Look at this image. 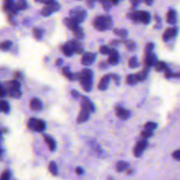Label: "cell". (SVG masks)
Segmentation results:
<instances>
[{
  "instance_id": "obj_21",
  "label": "cell",
  "mask_w": 180,
  "mask_h": 180,
  "mask_svg": "<svg viewBox=\"0 0 180 180\" xmlns=\"http://www.w3.org/2000/svg\"><path fill=\"white\" fill-rule=\"evenodd\" d=\"M89 116H90V113H88L87 111L84 110V109H81L80 112H79V114L77 116V123H83V122H85L88 119H89Z\"/></svg>"
},
{
  "instance_id": "obj_55",
  "label": "cell",
  "mask_w": 180,
  "mask_h": 180,
  "mask_svg": "<svg viewBox=\"0 0 180 180\" xmlns=\"http://www.w3.org/2000/svg\"><path fill=\"white\" fill-rule=\"evenodd\" d=\"M144 3H145L146 5H152V4H153V1H152V0H151V1H147V0H145V1H144Z\"/></svg>"
},
{
  "instance_id": "obj_39",
  "label": "cell",
  "mask_w": 180,
  "mask_h": 180,
  "mask_svg": "<svg viewBox=\"0 0 180 180\" xmlns=\"http://www.w3.org/2000/svg\"><path fill=\"white\" fill-rule=\"evenodd\" d=\"M10 177H11L10 171L8 170H5L0 176V180H10Z\"/></svg>"
},
{
  "instance_id": "obj_37",
  "label": "cell",
  "mask_w": 180,
  "mask_h": 180,
  "mask_svg": "<svg viewBox=\"0 0 180 180\" xmlns=\"http://www.w3.org/2000/svg\"><path fill=\"white\" fill-rule=\"evenodd\" d=\"M12 45H13L12 41H5L0 44V48H1L3 50H8L10 49V48L12 47Z\"/></svg>"
},
{
  "instance_id": "obj_35",
  "label": "cell",
  "mask_w": 180,
  "mask_h": 180,
  "mask_svg": "<svg viewBox=\"0 0 180 180\" xmlns=\"http://www.w3.org/2000/svg\"><path fill=\"white\" fill-rule=\"evenodd\" d=\"M125 45L128 51H134L136 48V45L133 41H125Z\"/></svg>"
},
{
  "instance_id": "obj_56",
  "label": "cell",
  "mask_w": 180,
  "mask_h": 180,
  "mask_svg": "<svg viewBox=\"0 0 180 180\" xmlns=\"http://www.w3.org/2000/svg\"><path fill=\"white\" fill-rule=\"evenodd\" d=\"M1 156H2V149H1V146H0V158H1Z\"/></svg>"
},
{
  "instance_id": "obj_2",
  "label": "cell",
  "mask_w": 180,
  "mask_h": 180,
  "mask_svg": "<svg viewBox=\"0 0 180 180\" xmlns=\"http://www.w3.org/2000/svg\"><path fill=\"white\" fill-rule=\"evenodd\" d=\"M127 18L136 22H141L144 25H148L151 20L150 14L145 11H135L132 13H128Z\"/></svg>"
},
{
  "instance_id": "obj_19",
  "label": "cell",
  "mask_w": 180,
  "mask_h": 180,
  "mask_svg": "<svg viewBox=\"0 0 180 180\" xmlns=\"http://www.w3.org/2000/svg\"><path fill=\"white\" fill-rule=\"evenodd\" d=\"M30 107L33 111H40L42 109V103L40 99L34 98L30 101Z\"/></svg>"
},
{
  "instance_id": "obj_52",
  "label": "cell",
  "mask_w": 180,
  "mask_h": 180,
  "mask_svg": "<svg viewBox=\"0 0 180 180\" xmlns=\"http://www.w3.org/2000/svg\"><path fill=\"white\" fill-rule=\"evenodd\" d=\"M22 77V74H21V72L17 71L15 73V78H21Z\"/></svg>"
},
{
  "instance_id": "obj_51",
  "label": "cell",
  "mask_w": 180,
  "mask_h": 180,
  "mask_svg": "<svg viewBox=\"0 0 180 180\" xmlns=\"http://www.w3.org/2000/svg\"><path fill=\"white\" fill-rule=\"evenodd\" d=\"M140 4V1H134V2H132V8L133 9H135V7H136V5H138Z\"/></svg>"
},
{
  "instance_id": "obj_8",
  "label": "cell",
  "mask_w": 180,
  "mask_h": 180,
  "mask_svg": "<svg viewBox=\"0 0 180 180\" xmlns=\"http://www.w3.org/2000/svg\"><path fill=\"white\" fill-rule=\"evenodd\" d=\"M148 146V141L146 140H141L138 141L136 145H135V149H134V155H135V157H141V155L142 154L146 147Z\"/></svg>"
},
{
  "instance_id": "obj_28",
  "label": "cell",
  "mask_w": 180,
  "mask_h": 180,
  "mask_svg": "<svg viewBox=\"0 0 180 180\" xmlns=\"http://www.w3.org/2000/svg\"><path fill=\"white\" fill-rule=\"evenodd\" d=\"M74 43V47H75V53L77 54H82L84 52V49H83V46L78 41H73Z\"/></svg>"
},
{
  "instance_id": "obj_11",
  "label": "cell",
  "mask_w": 180,
  "mask_h": 180,
  "mask_svg": "<svg viewBox=\"0 0 180 180\" xmlns=\"http://www.w3.org/2000/svg\"><path fill=\"white\" fill-rule=\"evenodd\" d=\"M62 51L66 56H71L75 53V47L73 41H70L62 46Z\"/></svg>"
},
{
  "instance_id": "obj_54",
  "label": "cell",
  "mask_w": 180,
  "mask_h": 180,
  "mask_svg": "<svg viewBox=\"0 0 180 180\" xmlns=\"http://www.w3.org/2000/svg\"><path fill=\"white\" fill-rule=\"evenodd\" d=\"M62 63H63V59L59 58L57 61H56V66H60L61 64H62Z\"/></svg>"
},
{
  "instance_id": "obj_36",
  "label": "cell",
  "mask_w": 180,
  "mask_h": 180,
  "mask_svg": "<svg viewBox=\"0 0 180 180\" xmlns=\"http://www.w3.org/2000/svg\"><path fill=\"white\" fill-rule=\"evenodd\" d=\"M154 47H155V46H154L152 42H149V43L146 45V47H145V55H148V54H151L152 51H153Z\"/></svg>"
},
{
  "instance_id": "obj_17",
  "label": "cell",
  "mask_w": 180,
  "mask_h": 180,
  "mask_svg": "<svg viewBox=\"0 0 180 180\" xmlns=\"http://www.w3.org/2000/svg\"><path fill=\"white\" fill-rule=\"evenodd\" d=\"M149 68L144 67V69L141 70V71L138 72L134 75L135 77V79L136 82H142L144 81L146 78H147V76H148V73H149Z\"/></svg>"
},
{
  "instance_id": "obj_25",
  "label": "cell",
  "mask_w": 180,
  "mask_h": 180,
  "mask_svg": "<svg viewBox=\"0 0 180 180\" xmlns=\"http://www.w3.org/2000/svg\"><path fill=\"white\" fill-rule=\"evenodd\" d=\"M72 32H73V33H74V35H75L77 40H82L84 38V32H83V29L79 26L75 27L72 30Z\"/></svg>"
},
{
  "instance_id": "obj_33",
  "label": "cell",
  "mask_w": 180,
  "mask_h": 180,
  "mask_svg": "<svg viewBox=\"0 0 180 180\" xmlns=\"http://www.w3.org/2000/svg\"><path fill=\"white\" fill-rule=\"evenodd\" d=\"M166 67V63H164V62H157V63H156V65H155V69H156L157 71H162V70L165 69Z\"/></svg>"
},
{
  "instance_id": "obj_6",
  "label": "cell",
  "mask_w": 180,
  "mask_h": 180,
  "mask_svg": "<svg viewBox=\"0 0 180 180\" xmlns=\"http://www.w3.org/2000/svg\"><path fill=\"white\" fill-rule=\"evenodd\" d=\"M59 9H60V5L58 3L51 0L49 4H47L43 6V8L41 11V13L42 16L47 17V16H49L52 13L57 12Z\"/></svg>"
},
{
  "instance_id": "obj_29",
  "label": "cell",
  "mask_w": 180,
  "mask_h": 180,
  "mask_svg": "<svg viewBox=\"0 0 180 180\" xmlns=\"http://www.w3.org/2000/svg\"><path fill=\"white\" fill-rule=\"evenodd\" d=\"M113 33H115L116 35H119L121 38H125L127 35V31L125 29H118V28H114L113 30Z\"/></svg>"
},
{
  "instance_id": "obj_44",
  "label": "cell",
  "mask_w": 180,
  "mask_h": 180,
  "mask_svg": "<svg viewBox=\"0 0 180 180\" xmlns=\"http://www.w3.org/2000/svg\"><path fill=\"white\" fill-rule=\"evenodd\" d=\"M164 77L167 79H169V78H171L172 77V72H171V69L169 67H166L165 69H164Z\"/></svg>"
},
{
  "instance_id": "obj_15",
  "label": "cell",
  "mask_w": 180,
  "mask_h": 180,
  "mask_svg": "<svg viewBox=\"0 0 180 180\" xmlns=\"http://www.w3.org/2000/svg\"><path fill=\"white\" fill-rule=\"evenodd\" d=\"M110 79H111V75L107 74V75H105L104 77H101L100 81H99V85H98V88L100 90H105L107 89L108 85H109V83H110Z\"/></svg>"
},
{
  "instance_id": "obj_49",
  "label": "cell",
  "mask_w": 180,
  "mask_h": 180,
  "mask_svg": "<svg viewBox=\"0 0 180 180\" xmlns=\"http://www.w3.org/2000/svg\"><path fill=\"white\" fill-rule=\"evenodd\" d=\"M71 95L75 98V99H77L78 97H80V94L78 93V91H77V90H71Z\"/></svg>"
},
{
  "instance_id": "obj_16",
  "label": "cell",
  "mask_w": 180,
  "mask_h": 180,
  "mask_svg": "<svg viewBox=\"0 0 180 180\" xmlns=\"http://www.w3.org/2000/svg\"><path fill=\"white\" fill-rule=\"evenodd\" d=\"M116 115L121 120H126L130 116V112L125 108L118 106V107H116Z\"/></svg>"
},
{
  "instance_id": "obj_40",
  "label": "cell",
  "mask_w": 180,
  "mask_h": 180,
  "mask_svg": "<svg viewBox=\"0 0 180 180\" xmlns=\"http://www.w3.org/2000/svg\"><path fill=\"white\" fill-rule=\"evenodd\" d=\"M102 5H103V8L105 11H110L111 9V7H112V2L111 1H108V0H105V1H103L102 2Z\"/></svg>"
},
{
  "instance_id": "obj_26",
  "label": "cell",
  "mask_w": 180,
  "mask_h": 180,
  "mask_svg": "<svg viewBox=\"0 0 180 180\" xmlns=\"http://www.w3.org/2000/svg\"><path fill=\"white\" fill-rule=\"evenodd\" d=\"M139 61H138V59H137L136 56H133V57H131L128 60V66L132 68V69H135V68L139 67Z\"/></svg>"
},
{
  "instance_id": "obj_10",
  "label": "cell",
  "mask_w": 180,
  "mask_h": 180,
  "mask_svg": "<svg viewBox=\"0 0 180 180\" xmlns=\"http://www.w3.org/2000/svg\"><path fill=\"white\" fill-rule=\"evenodd\" d=\"M81 109L85 110V111H87L89 113H93L95 110L93 104L91 103V101H90V99H88L87 97H82Z\"/></svg>"
},
{
  "instance_id": "obj_5",
  "label": "cell",
  "mask_w": 180,
  "mask_h": 180,
  "mask_svg": "<svg viewBox=\"0 0 180 180\" xmlns=\"http://www.w3.org/2000/svg\"><path fill=\"white\" fill-rule=\"evenodd\" d=\"M28 129L35 132H43L46 128V123L42 120H38L35 118H31L27 122Z\"/></svg>"
},
{
  "instance_id": "obj_18",
  "label": "cell",
  "mask_w": 180,
  "mask_h": 180,
  "mask_svg": "<svg viewBox=\"0 0 180 180\" xmlns=\"http://www.w3.org/2000/svg\"><path fill=\"white\" fill-rule=\"evenodd\" d=\"M43 139L45 141V142L48 144V146H49V149L50 151H54V149H55V147H56V144H55V141H54V140L49 135H46L44 134L43 135Z\"/></svg>"
},
{
  "instance_id": "obj_14",
  "label": "cell",
  "mask_w": 180,
  "mask_h": 180,
  "mask_svg": "<svg viewBox=\"0 0 180 180\" xmlns=\"http://www.w3.org/2000/svg\"><path fill=\"white\" fill-rule=\"evenodd\" d=\"M177 27H169L168 29H166V31L163 33L162 40H163V41H170L171 38H173V37H175L177 35Z\"/></svg>"
},
{
  "instance_id": "obj_13",
  "label": "cell",
  "mask_w": 180,
  "mask_h": 180,
  "mask_svg": "<svg viewBox=\"0 0 180 180\" xmlns=\"http://www.w3.org/2000/svg\"><path fill=\"white\" fill-rule=\"evenodd\" d=\"M157 55L154 54V53H151V54H148L145 56L144 58V65L146 68H150L152 66H155L156 63H157Z\"/></svg>"
},
{
  "instance_id": "obj_22",
  "label": "cell",
  "mask_w": 180,
  "mask_h": 180,
  "mask_svg": "<svg viewBox=\"0 0 180 180\" xmlns=\"http://www.w3.org/2000/svg\"><path fill=\"white\" fill-rule=\"evenodd\" d=\"M63 23H64V25H65L69 29H70L71 31L75 27H78V24H77L74 19H72L71 18H65L63 19Z\"/></svg>"
},
{
  "instance_id": "obj_50",
  "label": "cell",
  "mask_w": 180,
  "mask_h": 180,
  "mask_svg": "<svg viewBox=\"0 0 180 180\" xmlns=\"http://www.w3.org/2000/svg\"><path fill=\"white\" fill-rule=\"evenodd\" d=\"M76 173H77V175H81L84 173V171H83V169L80 168V167H77V169H76Z\"/></svg>"
},
{
  "instance_id": "obj_23",
  "label": "cell",
  "mask_w": 180,
  "mask_h": 180,
  "mask_svg": "<svg viewBox=\"0 0 180 180\" xmlns=\"http://www.w3.org/2000/svg\"><path fill=\"white\" fill-rule=\"evenodd\" d=\"M10 111V105L9 103L4 100V99H0V112H3V113H9Z\"/></svg>"
},
{
  "instance_id": "obj_20",
  "label": "cell",
  "mask_w": 180,
  "mask_h": 180,
  "mask_svg": "<svg viewBox=\"0 0 180 180\" xmlns=\"http://www.w3.org/2000/svg\"><path fill=\"white\" fill-rule=\"evenodd\" d=\"M166 20L169 24H172V25L175 24L176 21H177V13H176L175 10L171 9L167 13Z\"/></svg>"
},
{
  "instance_id": "obj_45",
  "label": "cell",
  "mask_w": 180,
  "mask_h": 180,
  "mask_svg": "<svg viewBox=\"0 0 180 180\" xmlns=\"http://www.w3.org/2000/svg\"><path fill=\"white\" fill-rule=\"evenodd\" d=\"M111 75V78L114 80L115 82V84L116 85H120V80H121V78H120V76L119 75H116V74H110Z\"/></svg>"
},
{
  "instance_id": "obj_42",
  "label": "cell",
  "mask_w": 180,
  "mask_h": 180,
  "mask_svg": "<svg viewBox=\"0 0 180 180\" xmlns=\"http://www.w3.org/2000/svg\"><path fill=\"white\" fill-rule=\"evenodd\" d=\"M67 78L70 81H77V80H79V76H78V73H70Z\"/></svg>"
},
{
  "instance_id": "obj_7",
  "label": "cell",
  "mask_w": 180,
  "mask_h": 180,
  "mask_svg": "<svg viewBox=\"0 0 180 180\" xmlns=\"http://www.w3.org/2000/svg\"><path fill=\"white\" fill-rule=\"evenodd\" d=\"M3 9L5 12L8 13L10 16H14L15 14L18 13V11L17 10V7H16V4L13 1H11V0H8V1H5L4 3V5H3Z\"/></svg>"
},
{
  "instance_id": "obj_43",
  "label": "cell",
  "mask_w": 180,
  "mask_h": 180,
  "mask_svg": "<svg viewBox=\"0 0 180 180\" xmlns=\"http://www.w3.org/2000/svg\"><path fill=\"white\" fill-rule=\"evenodd\" d=\"M110 49H109L107 46H101L100 49H99V52H100V54H108L109 52H110Z\"/></svg>"
},
{
  "instance_id": "obj_1",
  "label": "cell",
  "mask_w": 180,
  "mask_h": 180,
  "mask_svg": "<svg viewBox=\"0 0 180 180\" xmlns=\"http://www.w3.org/2000/svg\"><path fill=\"white\" fill-rule=\"evenodd\" d=\"M78 76L82 88L85 91H90L92 88V77H93L92 71L89 69H85L78 73Z\"/></svg>"
},
{
  "instance_id": "obj_9",
  "label": "cell",
  "mask_w": 180,
  "mask_h": 180,
  "mask_svg": "<svg viewBox=\"0 0 180 180\" xmlns=\"http://www.w3.org/2000/svg\"><path fill=\"white\" fill-rule=\"evenodd\" d=\"M96 59V54L91 52H86L83 54L81 59V63L85 66H89L91 63H93Z\"/></svg>"
},
{
  "instance_id": "obj_41",
  "label": "cell",
  "mask_w": 180,
  "mask_h": 180,
  "mask_svg": "<svg viewBox=\"0 0 180 180\" xmlns=\"http://www.w3.org/2000/svg\"><path fill=\"white\" fill-rule=\"evenodd\" d=\"M141 137H142L144 140H146V139H148V138H149V137H151V136L153 135V134H152V131L143 130V131H141Z\"/></svg>"
},
{
  "instance_id": "obj_12",
  "label": "cell",
  "mask_w": 180,
  "mask_h": 180,
  "mask_svg": "<svg viewBox=\"0 0 180 180\" xmlns=\"http://www.w3.org/2000/svg\"><path fill=\"white\" fill-rule=\"evenodd\" d=\"M109 57L107 59L108 64H111V65H115L119 63L120 61V56H119V53L116 49H111L110 52H109Z\"/></svg>"
},
{
  "instance_id": "obj_24",
  "label": "cell",
  "mask_w": 180,
  "mask_h": 180,
  "mask_svg": "<svg viewBox=\"0 0 180 180\" xmlns=\"http://www.w3.org/2000/svg\"><path fill=\"white\" fill-rule=\"evenodd\" d=\"M129 166V164L126 162H123V161H120L117 162L116 164V171L118 172H123L127 170V168Z\"/></svg>"
},
{
  "instance_id": "obj_4",
  "label": "cell",
  "mask_w": 180,
  "mask_h": 180,
  "mask_svg": "<svg viewBox=\"0 0 180 180\" xmlns=\"http://www.w3.org/2000/svg\"><path fill=\"white\" fill-rule=\"evenodd\" d=\"M69 15L72 19H74L76 22L79 25L80 23H82L85 18H86V12L82 8L81 6H76L73 9L70 10L69 12Z\"/></svg>"
},
{
  "instance_id": "obj_48",
  "label": "cell",
  "mask_w": 180,
  "mask_h": 180,
  "mask_svg": "<svg viewBox=\"0 0 180 180\" xmlns=\"http://www.w3.org/2000/svg\"><path fill=\"white\" fill-rule=\"evenodd\" d=\"M5 95H6V91H5V88L2 86V85L0 84V98H4Z\"/></svg>"
},
{
  "instance_id": "obj_47",
  "label": "cell",
  "mask_w": 180,
  "mask_h": 180,
  "mask_svg": "<svg viewBox=\"0 0 180 180\" xmlns=\"http://www.w3.org/2000/svg\"><path fill=\"white\" fill-rule=\"evenodd\" d=\"M172 156H173V157L175 158V160L177 161H180V150H176L175 152H173L172 154Z\"/></svg>"
},
{
  "instance_id": "obj_38",
  "label": "cell",
  "mask_w": 180,
  "mask_h": 180,
  "mask_svg": "<svg viewBox=\"0 0 180 180\" xmlns=\"http://www.w3.org/2000/svg\"><path fill=\"white\" fill-rule=\"evenodd\" d=\"M126 82V84H127V85H135V84L137 83V82L135 81L134 75H127Z\"/></svg>"
},
{
  "instance_id": "obj_27",
  "label": "cell",
  "mask_w": 180,
  "mask_h": 180,
  "mask_svg": "<svg viewBox=\"0 0 180 180\" xmlns=\"http://www.w3.org/2000/svg\"><path fill=\"white\" fill-rule=\"evenodd\" d=\"M49 172L54 176H57L58 174V169H57V165L54 162H50L49 164Z\"/></svg>"
},
{
  "instance_id": "obj_32",
  "label": "cell",
  "mask_w": 180,
  "mask_h": 180,
  "mask_svg": "<svg viewBox=\"0 0 180 180\" xmlns=\"http://www.w3.org/2000/svg\"><path fill=\"white\" fill-rule=\"evenodd\" d=\"M15 4H16V7H17V10H18V11L25 10L27 6V2L24 1V0H19V1H18L17 3H15Z\"/></svg>"
},
{
  "instance_id": "obj_3",
  "label": "cell",
  "mask_w": 180,
  "mask_h": 180,
  "mask_svg": "<svg viewBox=\"0 0 180 180\" xmlns=\"http://www.w3.org/2000/svg\"><path fill=\"white\" fill-rule=\"evenodd\" d=\"M112 26V18L108 15L98 16L93 20V27L99 31H105Z\"/></svg>"
},
{
  "instance_id": "obj_34",
  "label": "cell",
  "mask_w": 180,
  "mask_h": 180,
  "mask_svg": "<svg viewBox=\"0 0 180 180\" xmlns=\"http://www.w3.org/2000/svg\"><path fill=\"white\" fill-rule=\"evenodd\" d=\"M6 93L9 95L10 97L14 98V99H18V98H20L21 95H22V92L20 91V90H13V91H9V92H6Z\"/></svg>"
},
{
  "instance_id": "obj_46",
  "label": "cell",
  "mask_w": 180,
  "mask_h": 180,
  "mask_svg": "<svg viewBox=\"0 0 180 180\" xmlns=\"http://www.w3.org/2000/svg\"><path fill=\"white\" fill-rule=\"evenodd\" d=\"M71 72L69 71V69L67 66H65V67L63 68V76H65L66 77H69V75L70 74Z\"/></svg>"
},
{
  "instance_id": "obj_31",
  "label": "cell",
  "mask_w": 180,
  "mask_h": 180,
  "mask_svg": "<svg viewBox=\"0 0 180 180\" xmlns=\"http://www.w3.org/2000/svg\"><path fill=\"white\" fill-rule=\"evenodd\" d=\"M157 126V123H155V122L152 121H149L144 125V130L152 131L154 130V129H156Z\"/></svg>"
},
{
  "instance_id": "obj_30",
  "label": "cell",
  "mask_w": 180,
  "mask_h": 180,
  "mask_svg": "<svg viewBox=\"0 0 180 180\" xmlns=\"http://www.w3.org/2000/svg\"><path fill=\"white\" fill-rule=\"evenodd\" d=\"M33 35L35 37V39L40 40V39H41L42 34H43V30L41 29V28H39V27H34L33 29Z\"/></svg>"
},
{
  "instance_id": "obj_53",
  "label": "cell",
  "mask_w": 180,
  "mask_h": 180,
  "mask_svg": "<svg viewBox=\"0 0 180 180\" xmlns=\"http://www.w3.org/2000/svg\"><path fill=\"white\" fill-rule=\"evenodd\" d=\"M119 43H120V41H115V40H113V41L111 42V45L114 46V47H116V46L119 45Z\"/></svg>"
}]
</instances>
